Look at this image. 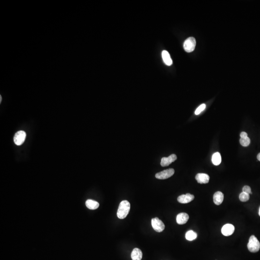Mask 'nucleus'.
Here are the masks:
<instances>
[{
    "instance_id": "nucleus-20",
    "label": "nucleus",
    "mask_w": 260,
    "mask_h": 260,
    "mask_svg": "<svg viewBox=\"0 0 260 260\" xmlns=\"http://www.w3.org/2000/svg\"><path fill=\"white\" fill-rule=\"evenodd\" d=\"M206 108V105L205 104H201V105L198 107L196 110L195 114L196 115H199L201 113L202 111H203Z\"/></svg>"
},
{
    "instance_id": "nucleus-11",
    "label": "nucleus",
    "mask_w": 260,
    "mask_h": 260,
    "mask_svg": "<svg viewBox=\"0 0 260 260\" xmlns=\"http://www.w3.org/2000/svg\"><path fill=\"white\" fill-rule=\"evenodd\" d=\"M189 219V215L186 213H182L178 214L176 217V222L179 224H186Z\"/></svg>"
},
{
    "instance_id": "nucleus-10",
    "label": "nucleus",
    "mask_w": 260,
    "mask_h": 260,
    "mask_svg": "<svg viewBox=\"0 0 260 260\" xmlns=\"http://www.w3.org/2000/svg\"><path fill=\"white\" fill-rule=\"evenodd\" d=\"M196 180L199 184H207L209 183L210 176L206 173H198L195 177Z\"/></svg>"
},
{
    "instance_id": "nucleus-18",
    "label": "nucleus",
    "mask_w": 260,
    "mask_h": 260,
    "mask_svg": "<svg viewBox=\"0 0 260 260\" xmlns=\"http://www.w3.org/2000/svg\"><path fill=\"white\" fill-rule=\"evenodd\" d=\"M239 198L240 200L242 202H246L250 199V195L242 192L239 195Z\"/></svg>"
},
{
    "instance_id": "nucleus-9",
    "label": "nucleus",
    "mask_w": 260,
    "mask_h": 260,
    "mask_svg": "<svg viewBox=\"0 0 260 260\" xmlns=\"http://www.w3.org/2000/svg\"><path fill=\"white\" fill-rule=\"evenodd\" d=\"M235 231V227L231 224H225L222 228V233L223 235L225 236H229L232 235Z\"/></svg>"
},
{
    "instance_id": "nucleus-19",
    "label": "nucleus",
    "mask_w": 260,
    "mask_h": 260,
    "mask_svg": "<svg viewBox=\"0 0 260 260\" xmlns=\"http://www.w3.org/2000/svg\"><path fill=\"white\" fill-rule=\"evenodd\" d=\"M240 143L243 147H248L250 144L251 140L249 137L241 138L240 139Z\"/></svg>"
},
{
    "instance_id": "nucleus-24",
    "label": "nucleus",
    "mask_w": 260,
    "mask_h": 260,
    "mask_svg": "<svg viewBox=\"0 0 260 260\" xmlns=\"http://www.w3.org/2000/svg\"><path fill=\"white\" fill-rule=\"evenodd\" d=\"M259 216H260V208H259Z\"/></svg>"
},
{
    "instance_id": "nucleus-25",
    "label": "nucleus",
    "mask_w": 260,
    "mask_h": 260,
    "mask_svg": "<svg viewBox=\"0 0 260 260\" xmlns=\"http://www.w3.org/2000/svg\"><path fill=\"white\" fill-rule=\"evenodd\" d=\"M1 100H2V97H1Z\"/></svg>"
},
{
    "instance_id": "nucleus-13",
    "label": "nucleus",
    "mask_w": 260,
    "mask_h": 260,
    "mask_svg": "<svg viewBox=\"0 0 260 260\" xmlns=\"http://www.w3.org/2000/svg\"><path fill=\"white\" fill-rule=\"evenodd\" d=\"M162 57L163 62L167 66H171L172 64V59L170 54L168 51L164 50L162 52Z\"/></svg>"
},
{
    "instance_id": "nucleus-5",
    "label": "nucleus",
    "mask_w": 260,
    "mask_h": 260,
    "mask_svg": "<svg viewBox=\"0 0 260 260\" xmlns=\"http://www.w3.org/2000/svg\"><path fill=\"white\" fill-rule=\"evenodd\" d=\"M174 173H175L174 169H167V170H164L163 171L157 173L155 176H156V178H157V179L163 180V179L170 178L174 175Z\"/></svg>"
},
{
    "instance_id": "nucleus-22",
    "label": "nucleus",
    "mask_w": 260,
    "mask_h": 260,
    "mask_svg": "<svg viewBox=\"0 0 260 260\" xmlns=\"http://www.w3.org/2000/svg\"><path fill=\"white\" fill-rule=\"evenodd\" d=\"M240 135H241V138H245L248 137V134L246 132H241Z\"/></svg>"
},
{
    "instance_id": "nucleus-23",
    "label": "nucleus",
    "mask_w": 260,
    "mask_h": 260,
    "mask_svg": "<svg viewBox=\"0 0 260 260\" xmlns=\"http://www.w3.org/2000/svg\"><path fill=\"white\" fill-rule=\"evenodd\" d=\"M257 159H258V161H260V153L257 155Z\"/></svg>"
},
{
    "instance_id": "nucleus-4",
    "label": "nucleus",
    "mask_w": 260,
    "mask_h": 260,
    "mask_svg": "<svg viewBox=\"0 0 260 260\" xmlns=\"http://www.w3.org/2000/svg\"><path fill=\"white\" fill-rule=\"evenodd\" d=\"M151 224L153 228L157 232H161L165 229L164 223L158 217L152 219Z\"/></svg>"
},
{
    "instance_id": "nucleus-6",
    "label": "nucleus",
    "mask_w": 260,
    "mask_h": 260,
    "mask_svg": "<svg viewBox=\"0 0 260 260\" xmlns=\"http://www.w3.org/2000/svg\"><path fill=\"white\" fill-rule=\"evenodd\" d=\"M26 137V133L24 131H19L15 135L14 137V142L17 146H20L24 142Z\"/></svg>"
},
{
    "instance_id": "nucleus-3",
    "label": "nucleus",
    "mask_w": 260,
    "mask_h": 260,
    "mask_svg": "<svg viewBox=\"0 0 260 260\" xmlns=\"http://www.w3.org/2000/svg\"><path fill=\"white\" fill-rule=\"evenodd\" d=\"M196 45V40L193 37H189L184 43V49L187 53L193 52L195 49Z\"/></svg>"
},
{
    "instance_id": "nucleus-8",
    "label": "nucleus",
    "mask_w": 260,
    "mask_h": 260,
    "mask_svg": "<svg viewBox=\"0 0 260 260\" xmlns=\"http://www.w3.org/2000/svg\"><path fill=\"white\" fill-rule=\"evenodd\" d=\"M176 160H177V156L175 154L170 155L167 158H162L161 160V165L162 167L168 166Z\"/></svg>"
},
{
    "instance_id": "nucleus-7",
    "label": "nucleus",
    "mask_w": 260,
    "mask_h": 260,
    "mask_svg": "<svg viewBox=\"0 0 260 260\" xmlns=\"http://www.w3.org/2000/svg\"><path fill=\"white\" fill-rule=\"evenodd\" d=\"M195 196L193 195L187 193L185 195H182L178 196L177 200L180 203L186 204L189 203L194 199Z\"/></svg>"
},
{
    "instance_id": "nucleus-15",
    "label": "nucleus",
    "mask_w": 260,
    "mask_h": 260,
    "mask_svg": "<svg viewBox=\"0 0 260 260\" xmlns=\"http://www.w3.org/2000/svg\"><path fill=\"white\" fill-rule=\"evenodd\" d=\"M86 206L89 209L96 210L99 206V204L97 201L92 199H88L85 202Z\"/></svg>"
},
{
    "instance_id": "nucleus-12",
    "label": "nucleus",
    "mask_w": 260,
    "mask_h": 260,
    "mask_svg": "<svg viewBox=\"0 0 260 260\" xmlns=\"http://www.w3.org/2000/svg\"><path fill=\"white\" fill-rule=\"evenodd\" d=\"M224 195L223 193L220 191L215 192L213 195V202L217 205H219L223 202Z\"/></svg>"
},
{
    "instance_id": "nucleus-1",
    "label": "nucleus",
    "mask_w": 260,
    "mask_h": 260,
    "mask_svg": "<svg viewBox=\"0 0 260 260\" xmlns=\"http://www.w3.org/2000/svg\"><path fill=\"white\" fill-rule=\"evenodd\" d=\"M130 210V203L127 200H123L120 204L117 212V216L120 219H123L127 217Z\"/></svg>"
},
{
    "instance_id": "nucleus-2",
    "label": "nucleus",
    "mask_w": 260,
    "mask_h": 260,
    "mask_svg": "<svg viewBox=\"0 0 260 260\" xmlns=\"http://www.w3.org/2000/svg\"><path fill=\"white\" fill-rule=\"evenodd\" d=\"M247 247L250 252H258L260 248V243L254 235H252L250 237Z\"/></svg>"
},
{
    "instance_id": "nucleus-21",
    "label": "nucleus",
    "mask_w": 260,
    "mask_h": 260,
    "mask_svg": "<svg viewBox=\"0 0 260 260\" xmlns=\"http://www.w3.org/2000/svg\"><path fill=\"white\" fill-rule=\"evenodd\" d=\"M243 192L247 193L248 194H252V192L251 191V187L248 185H245L243 187Z\"/></svg>"
},
{
    "instance_id": "nucleus-16",
    "label": "nucleus",
    "mask_w": 260,
    "mask_h": 260,
    "mask_svg": "<svg viewBox=\"0 0 260 260\" xmlns=\"http://www.w3.org/2000/svg\"><path fill=\"white\" fill-rule=\"evenodd\" d=\"M212 162L215 166H218L221 163L222 158L220 153L216 152L213 154L212 158Z\"/></svg>"
},
{
    "instance_id": "nucleus-17",
    "label": "nucleus",
    "mask_w": 260,
    "mask_h": 260,
    "mask_svg": "<svg viewBox=\"0 0 260 260\" xmlns=\"http://www.w3.org/2000/svg\"><path fill=\"white\" fill-rule=\"evenodd\" d=\"M197 237V234L192 230L187 231L185 234V238L189 241H192Z\"/></svg>"
},
{
    "instance_id": "nucleus-14",
    "label": "nucleus",
    "mask_w": 260,
    "mask_h": 260,
    "mask_svg": "<svg viewBox=\"0 0 260 260\" xmlns=\"http://www.w3.org/2000/svg\"><path fill=\"white\" fill-rule=\"evenodd\" d=\"M142 256V251L139 248H135L132 251L131 258L133 260H141Z\"/></svg>"
}]
</instances>
